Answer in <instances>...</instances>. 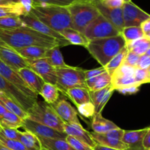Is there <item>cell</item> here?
<instances>
[{"mask_svg": "<svg viewBox=\"0 0 150 150\" xmlns=\"http://www.w3.org/2000/svg\"><path fill=\"white\" fill-rule=\"evenodd\" d=\"M0 40L14 50L29 46L46 48L62 46L57 40L26 26L15 29H0Z\"/></svg>", "mask_w": 150, "mask_h": 150, "instance_id": "obj_1", "label": "cell"}, {"mask_svg": "<svg viewBox=\"0 0 150 150\" xmlns=\"http://www.w3.org/2000/svg\"><path fill=\"white\" fill-rule=\"evenodd\" d=\"M30 13L44 24L58 33L66 29H72L68 7L33 3Z\"/></svg>", "mask_w": 150, "mask_h": 150, "instance_id": "obj_2", "label": "cell"}, {"mask_svg": "<svg viewBox=\"0 0 150 150\" xmlns=\"http://www.w3.org/2000/svg\"><path fill=\"white\" fill-rule=\"evenodd\" d=\"M125 46V40L120 34L117 36L90 40L85 48L101 67H104Z\"/></svg>", "mask_w": 150, "mask_h": 150, "instance_id": "obj_3", "label": "cell"}, {"mask_svg": "<svg viewBox=\"0 0 150 150\" xmlns=\"http://www.w3.org/2000/svg\"><path fill=\"white\" fill-rule=\"evenodd\" d=\"M72 29L83 34L85 28L100 15L95 4L91 0H76L68 7Z\"/></svg>", "mask_w": 150, "mask_h": 150, "instance_id": "obj_4", "label": "cell"}, {"mask_svg": "<svg viewBox=\"0 0 150 150\" xmlns=\"http://www.w3.org/2000/svg\"><path fill=\"white\" fill-rule=\"evenodd\" d=\"M28 119L64 132L65 123L62 121L51 105L45 101H37L28 111Z\"/></svg>", "mask_w": 150, "mask_h": 150, "instance_id": "obj_5", "label": "cell"}, {"mask_svg": "<svg viewBox=\"0 0 150 150\" xmlns=\"http://www.w3.org/2000/svg\"><path fill=\"white\" fill-rule=\"evenodd\" d=\"M57 86L62 93L66 95L69 89L72 88H88L86 84L85 70L79 67L66 66L57 67Z\"/></svg>", "mask_w": 150, "mask_h": 150, "instance_id": "obj_6", "label": "cell"}, {"mask_svg": "<svg viewBox=\"0 0 150 150\" xmlns=\"http://www.w3.org/2000/svg\"><path fill=\"white\" fill-rule=\"evenodd\" d=\"M88 40L110 38L120 35V32L101 14L93 21L83 32Z\"/></svg>", "mask_w": 150, "mask_h": 150, "instance_id": "obj_7", "label": "cell"}, {"mask_svg": "<svg viewBox=\"0 0 150 150\" xmlns=\"http://www.w3.org/2000/svg\"><path fill=\"white\" fill-rule=\"evenodd\" d=\"M0 92L5 94L8 98L20 105L26 112H28L29 109L33 106L34 104L37 102L36 100H34L25 95L23 92L13 86L1 75H0Z\"/></svg>", "mask_w": 150, "mask_h": 150, "instance_id": "obj_8", "label": "cell"}, {"mask_svg": "<svg viewBox=\"0 0 150 150\" xmlns=\"http://www.w3.org/2000/svg\"><path fill=\"white\" fill-rule=\"evenodd\" d=\"M0 75L6 80L8 81L10 83H12L13 86H16L17 89H19L21 92H23L25 95L34 100L38 101V95L28 86L21 76L19 75V72L6 65L1 60H0Z\"/></svg>", "mask_w": 150, "mask_h": 150, "instance_id": "obj_9", "label": "cell"}, {"mask_svg": "<svg viewBox=\"0 0 150 150\" xmlns=\"http://www.w3.org/2000/svg\"><path fill=\"white\" fill-rule=\"evenodd\" d=\"M22 127L24 129L25 131L30 132L38 136V138L66 140V137H67V135L64 132H60L59 130L53 129L45 125L37 122L29 120L28 118L24 120Z\"/></svg>", "mask_w": 150, "mask_h": 150, "instance_id": "obj_10", "label": "cell"}, {"mask_svg": "<svg viewBox=\"0 0 150 150\" xmlns=\"http://www.w3.org/2000/svg\"><path fill=\"white\" fill-rule=\"evenodd\" d=\"M20 18L21 19L24 26L32 28V29H35V30L38 31V32H41V33L44 34V35L57 40L60 42L62 46H66V45H70L69 41L66 39H65V38H63L60 33L55 32L53 29H51V28L49 27L48 26L44 24L43 22L38 20L32 13H29L28 14L24 15V16H21Z\"/></svg>", "mask_w": 150, "mask_h": 150, "instance_id": "obj_11", "label": "cell"}, {"mask_svg": "<svg viewBox=\"0 0 150 150\" xmlns=\"http://www.w3.org/2000/svg\"><path fill=\"white\" fill-rule=\"evenodd\" d=\"M28 67L41 76L44 82L57 85V76L55 67L49 64L46 59H26Z\"/></svg>", "mask_w": 150, "mask_h": 150, "instance_id": "obj_12", "label": "cell"}, {"mask_svg": "<svg viewBox=\"0 0 150 150\" xmlns=\"http://www.w3.org/2000/svg\"><path fill=\"white\" fill-rule=\"evenodd\" d=\"M124 27L141 26V23L149 18L150 15L132 3L125 2L122 7Z\"/></svg>", "mask_w": 150, "mask_h": 150, "instance_id": "obj_13", "label": "cell"}, {"mask_svg": "<svg viewBox=\"0 0 150 150\" xmlns=\"http://www.w3.org/2000/svg\"><path fill=\"white\" fill-rule=\"evenodd\" d=\"M0 60L6 65L19 72L21 69L28 67L26 60L19 55L16 50L10 48L0 40Z\"/></svg>", "mask_w": 150, "mask_h": 150, "instance_id": "obj_14", "label": "cell"}, {"mask_svg": "<svg viewBox=\"0 0 150 150\" xmlns=\"http://www.w3.org/2000/svg\"><path fill=\"white\" fill-rule=\"evenodd\" d=\"M51 106L65 124H80L76 111L65 98H59L54 103L51 104Z\"/></svg>", "mask_w": 150, "mask_h": 150, "instance_id": "obj_15", "label": "cell"}, {"mask_svg": "<svg viewBox=\"0 0 150 150\" xmlns=\"http://www.w3.org/2000/svg\"><path fill=\"white\" fill-rule=\"evenodd\" d=\"M95 5L99 11L100 14L104 16L109 22H110L113 26L120 32V34L121 33L123 29H124L122 8H109L104 7L100 2L95 3Z\"/></svg>", "mask_w": 150, "mask_h": 150, "instance_id": "obj_16", "label": "cell"}, {"mask_svg": "<svg viewBox=\"0 0 150 150\" xmlns=\"http://www.w3.org/2000/svg\"><path fill=\"white\" fill-rule=\"evenodd\" d=\"M148 127L137 130H124L122 142L128 146L127 150H144L143 141Z\"/></svg>", "mask_w": 150, "mask_h": 150, "instance_id": "obj_17", "label": "cell"}, {"mask_svg": "<svg viewBox=\"0 0 150 150\" xmlns=\"http://www.w3.org/2000/svg\"><path fill=\"white\" fill-rule=\"evenodd\" d=\"M114 91L111 84L100 90L90 91L91 103L95 108V115L101 114Z\"/></svg>", "mask_w": 150, "mask_h": 150, "instance_id": "obj_18", "label": "cell"}, {"mask_svg": "<svg viewBox=\"0 0 150 150\" xmlns=\"http://www.w3.org/2000/svg\"><path fill=\"white\" fill-rule=\"evenodd\" d=\"M64 133L67 136H71L84 142L92 148H94L96 144L93 138L91 137V133L85 130L80 124H76V123L65 124Z\"/></svg>", "mask_w": 150, "mask_h": 150, "instance_id": "obj_19", "label": "cell"}, {"mask_svg": "<svg viewBox=\"0 0 150 150\" xmlns=\"http://www.w3.org/2000/svg\"><path fill=\"white\" fill-rule=\"evenodd\" d=\"M19 73L28 86L37 95H40L44 83L42 78L29 67L21 69Z\"/></svg>", "mask_w": 150, "mask_h": 150, "instance_id": "obj_20", "label": "cell"}, {"mask_svg": "<svg viewBox=\"0 0 150 150\" xmlns=\"http://www.w3.org/2000/svg\"><path fill=\"white\" fill-rule=\"evenodd\" d=\"M90 133H91V137L93 138L96 144L119 150L128 149V146L122 141L111 139V138L104 136V134H99L95 132H90Z\"/></svg>", "mask_w": 150, "mask_h": 150, "instance_id": "obj_21", "label": "cell"}, {"mask_svg": "<svg viewBox=\"0 0 150 150\" xmlns=\"http://www.w3.org/2000/svg\"><path fill=\"white\" fill-rule=\"evenodd\" d=\"M28 14L21 3H8L0 4V18L21 17Z\"/></svg>", "mask_w": 150, "mask_h": 150, "instance_id": "obj_22", "label": "cell"}, {"mask_svg": "<svg viewBox=\"0 0 150 150\" xmlns=\"http://www.w3.org/2000/svg\"><path fill=\"white\" fill-rule=\"evenodd\" d=\"M91 126H92L93 132H95L99 134H104L109 130L119 127L113 122L104 119L101 114L94 115V117H93Z\"/></svg>", "mask_w": 150, "mask_h": 150, "instance_id": "obj_23", "label": "cell"}, {"mask_svg": "<svg viewBox=\"0 0 150 150\" xmlns=\"http://www.w3.org/2000/svg\"><path fill=\"white\" fill-rule=\"evenodd\" d=\"M66 95L76 106L91 102L90 91L88 88H72L67 91Z\"/></svg>", "mask_w": 150, "mask_h": 150, "instance_id": "obj_24", "label": "cell"}, {"mask_svg": "<svg viewBox=\"0 0 150 150\" xmlns=\"http://www.w3.org/2000/svg\"><path fill=\"white\" fill-rule=\"evenodd\" d=\"M112 82V76L107 71L96 77L87 79L86 84L89 91H98L110 86Z\"/></svg>", "mask_w": 150, "mask_h": 150, "instance_id": "obj_25", "label": "cell"}, {"mask_svg": "<svg viewBox=\"0 0 150 150\" xmlns=\"http://www.w3.org/2000/svg\"><path fill=\"white\" fill-rule=\"evenodd\" d=\"M48 49L49 48L41 46H29L16 51L26 59H40L45 58Z\"/></svg>", "mask_w": 150, "mask_h": 150, "instance_id": "obj_26", "label": "cell"}, {"mask_svg": "<svg viewBox=\"0 0 150 150\" xmlns=\"http://www.w3.org/2000/svg\"><path fill=\"white\" fill-rule=\"evenodd\" d=\"M60 34L63 38H65V39L67 40L70 44L86 47L89 42V40L83 34L71 28L64 29Z\"/></svg>", "mask_w": 150, "mask_h": 150, "instance_id": "obj_27", "label": "cell"}, {"mask_svg": "<svg viewBox=\"0 0 150 150\" xmlns=\"http://www.w3.org/2000/svg\"><path fill=\"white\" fill-rule=\"evenodd\" d=\"M19 141L27 150H42L43 149L39 138L30 132H21Z\"/></svg>", "mask_w": 150, "mask_h": 150, "instance_id": "obj_28", "label": "cell"}, {"mask_svg": "<svg viewBox=\"0 0 150 150\" xmlns=\"http://www.w3.org/2000/svg\"><path fill=\"white\" fill-rule=\"evenodd\" d=\"M0 100L2 103L4 108L10 112L16 114L23 120H25L28 117V113L25 111L20 105L14 102L13 100L7 96L4 93L0 92Z\"/></svg>", "mask_w": 150, "mask_h": 150, "instance_id": "obj_29", "label": "cell"}, {"mask_svg": "<svg viewBox=\"0 0 150 150\" xmlns=\"http://www.w3.org/2000/svg\"><path fill=\"white\" fill-rule=\"evenodd\" d=\"M24 120L13 114L10 111H7L3 116L0 117V125L2 128L17 129L23 127Z\"/></svg>", "mask_w": 150, "mask_h": 150, "instance_id": "obj_30", "label": "cell"}, {"mask_svg": "<svg viewBox=\"0 0 150 150\" xmlns=\"http://www.w3.org/2000/svg\"><path fill=\"white\" fill-rule=\"evenodd\" d=\"M42 146L47 150H75L63 139H44L39 138Z\"/></svg>", "mask_w": 150, "mask_h": 150, "instance_id": "obj_31", "label": "cell"}, {"mask_svg": "<svg viewBox=\"0 0 150 150\" xmlns=\"http://www.w3.org/2000/svg\"><path fill=\"white\" fill-rule=\"evenodd\" d=\"M126 47L128 51H130L139 56L146 54L150 47V39L147 37H144L132 42L126 43Z\"/></svg>", "mask_w": 150, "mask_h": 150, "instance_id": "obj_32", "label": "cell"}, {"mask_svg": "<svg viewBox=\"0 0 150 150\" xmlns=\"http://www.w3.org/2000/svg\"><path fill=\"white\" fill-rule=\"evenodd\" d=\"M40 95L43 97L46 103L51 105L60 98V91L54 85L44 82Z\"/></svg>", "mask_w": 150, "mask_h": 150, "instance_id": "obj_33", "label": "cell"}, {"mask_svg": "<svg viewBox=\"0 0 150 150\" xmlns=\"http://www.w3.org/2000/svg\"><path fill=\"white\" fill-rule=\"evenodd\" d=\"M44 59H46L49 64L55 68L67 66V64L65 62L63 55L60 52V47H54V48L48 49L46 54V57Z\"/></svg>", "mask_w": 150, "mask_h": 150, "instance_id": "obj_34", "label": "cell"}, {"mask_svg": "<svg viewBox=\"0 0 150 150\" xmlns=\"http://www.w3.org/2000/svg\"><path fill=\"white\" fill-rule=\"evenodd\" d=\"M128 49L126 46L119 53V54H116L105 66H104V68H105L106 71L108 73H110V75H113V73H114V71L116 70H117L121 65L124 63L125 58H126V56L128 53Z\"/></svg>", "mask_w": 150, "mask_h": 150, "instance_id": "obj_35", "label": "cell"}, {"mask_svg": "<svg viewBox=\"0 0 150 150\" xmlns=\"http://www.w3.org/2000/svg\"><path fill=\"white\" fill-rule=\"evenodd\" d=\"M121 35L123 36L126 43L145 37L141 26H129L124 27Z\"/></svg>", "mask_w": 150, "mask_h": 150, "instance_id": "obj_36", "label": "cell"}, {"mask_svg": "<svg viewBox=\"0 0 150 150\" xmlns=\"http://www.w3.org/2000/svg\"><path fill=\"white\" fill-rule=\"evenodd\" d=\"M24 26L20 17L0 18V29H15Z\"/></svg>", "mask_w": 150, "mask_h": 150, "instance_id": "obj_37", "label": "cell"}, {"mask_svg": "<svg viewBox=\"0 0 150 150\" xmlns=\"http://www.w3.org/2000/svg\"><path fill=\"white\" fill-rule=\"evenodd\" d=\"M76 107H77L78 112L82 117H86V118H91L95 115V108H94V105H93L91 102L82 104V105H78Z\"/></svg>", "mask_w": 150, "mask_h": 150, "instance_id": "obj_38", "label": "cell"}, {"mask_svg": "<svg viewBox=\"0 0 150 150\" xmlns=\"http://www.w3.org/2000/svg\"><path fill=\"white\" fill-rule=\"evenodd\" d=\"M0 143L10 150H27L19 141L10 140L1 136H0Z\"/></svg>", "mask_w": 150, "mask_h": 150, "instance_id": "obj_39", "label": "cell"}, {"mask_svg": "<svg viewBox=\"0 0 150 150\" xmlns=\"http://www.w3.org/2000/svg\"><path fill=\"white\" fill-rule=\"evenodd\" d=\"M135 81L141 86L144 83H150V75L148 70L137 67L135 73Z\"/></svg>", "mask_w": 150, "mask_h": 150, "instance_id": "obj_40", "label": "cell"}, {"mask_svg": "<svg viewBox=\"0 0 150 150\" xmlns=\"http://www.w3.org/2000/svg\"><path fill=\"white\" fill-rule=\"evenodd\" d=\"M66 141L75 150H94L91 146L71 136H67Z\"/></svg>", "mask_w": 150, "mask_h": 150, "instance_id": "obj_41", "label": "cell"}, {"mask_svg": "<svg viewBox=\"0 0 150 150\" xmlns=\"http://www.w3.org/2000/svg\"><path fill=\"white\" fill-rule=\"evenodd\" d=\"M32 1L35 4H44L61 6V7H69L76 0H32Z\"/></svg>", "mask_w": 150, "mask_h": 150, "instance_id": "obj_42", "label": "cell"}, {"mask_svg": "<svg viewBox=\"0 0 150 150\" xmlns=\"http://www.w3.org/2000/svg\"><path fill=\"white\" fill-rule=\"evenodd\" d=\"M21 131L18 130L17 129L11 128H1L0 131V136L6 138L10 140H18L19 141L20 137Z\"/></svg>", "mask_w": 150, "mask_h": 150, "instance_id": "obj_43", "label": "cell"}, {"mask_svg": "<svg viewBox=\"0 0 150 150\" xmlns=\"http://www.w3.org/2000/svg\"><path fill=\"white\" fill-rule=\"evenodd\" d=\"M139 55L129 51L127 54H126V58H125L123 64H127V65H129L133 67H138V61H139Z\"/></svg>", "mask_w": 150, "mask_h": 150, "instance_id": "obj_44", "label": "cell"}, {"mask_svg": "<svg viewBox=\"0 0 150 150\" xmlns=\"http://www.w3.org/2000/svg\"><path fill=\"white\" fill-rule=\"evenodd\" d=\"M102 5L109 8H122L124 4L125 3L124 0H102L100 1Z\"/></svg>", "mask_w": 150, "mask_h": 150, "instance_id": "obj_45", "label": "cell"}, {"mask_svg": "<svg viewBox=\"0 0 150 150\" xmlns=\"http://www.w3.org/2000/svg\"><path fill=\"white\" fill-rule=\"evenodd\" d=\"M124 130L118 127V128L109 130L108 132L105 133L104 135V136H107V137L111 138V139L121 141L124 136Z\"/></svg>", "mask_w": 150, "mask_h": 150, "instance_id": "obj_46", "label": "cell"}, {"mask_svg": "<svg viewBox=\"0 0 150 150\" xmlns=\"http://www.w3.org/2000/svg\"><path fill=\"white\" fill-rule=\"evenodd\" d=\"M106 70L104 67H99V68L94 69V70H85V79H90L92 78L96 77V76H99V75L102 74V73H105Z\"/></svg>", "mask_w": 150, "mask_h": 150, "instance_id": "obj_47", "label": "cell"}, {"mask_svg": "<svg viewBox=\"0 0 150 150\" xmlns=\"http://www.w3.org/2000/svg\"><path fill=\"white\" fill-rule=\"evenodd\" d=\"M150 66V57L144 54L140 56L139 61L138 63V67L141 69H148Z\"/></svg>", "mask_w": 150, "mask_h": 150, "instance_id": "obj_48", "label": "cell"}, {"mask_svg": "<svg viewBox=\"0 0 150 150\" xmlns=\"http://www.w3.org/2000/svg\"><path fill=\"white\" fill-rule=\"evenodd\" d=\"M139 87L140 86H128V87L117 89L116 91H118L119 93L124 95H134V94L137 93V92L139 91Z\"/></svg>", "mask_w": 150, "mask_h": 150, "instance_id": "obj_49", "label": "cell"}, {"mask_svg": "<svg viewBox=\"0 0 150 150\" xmlns=\"http://www.w3.org/2000/svg\"><path fill=\"white\" fill-rule=\"evenodd\" d=\"M141 28L145 36L150 33V18L141 23Z\"/></svg>", "mask_w": 150, "mask_h": 150, "instance_id": "obj_50", "label": "cell"}, {"mask_svg": "<svg viewBox=\"0 0 150 150\" xmlns=\"http://www.w3.org/2000/svg\"><path fill=\"white\" fill-rule=\"evenodd\" d=\"M143 146L144 149L150 148V127H148V130L144 136V141H143Z\"/></svg>", "mask_w": 150, "mask_h": 150, "instance_id": "obj_51", "label": "cell"}, {"mask_svg": "<svg viewBox=\"0 0 150 150\" xmlns=\"http://www.w3.org/2000/svg\"><path fill=\"white\" fill-rule=\"evenodd\" d=\"M93 149H94V150H119V149H113V148L107 147V146H101V145H99V144H96V146H94Z\"/></svg>", "mask_w": 150, "mask_h": 150, "instance_id": "obj_52", "label": "cell"}, {"mask_svg": "<svg viewBox=\"0 0 150 150\" xmlns=\"http://www.w3.org/2000/svg\"><path fill=\"white\" fill-rule=\"evenodd\" d=\"M7 111H7V110L4 108V106L3 105L2 103H1V101L0 100V117H1V116L4 115V114H5Z\"/></svg>", "mask_w": 150, "mask_h": 150, "instance_id": "obj_53", "label": "cell"}, {"mask_svg": "<svg viewBox=\"0 0 150 150\" xmlns=\"http://www.w3.org/2000/svg\"><path fill=\"white\" fill-rule=\"evenodd\" d=\"M0 150H10V149H9L8 148L6 147L4 145H3L2 144L0 143Z\"/></svg>", "mask_w": 150, "mask_h": 150, "instance_id": "obj_54", "label": "cell"}, {"mask_svg": "<svg viewBox=\"0 0 150 150\" xmlns=\"http://www.w3.org/2000/svg\"><path fill=\"white\" fill-rule=\"evenodd\" d=\"M9 3H19L22 1V0H7Z\"/></svg>", "mask_w": 150, "mask_h": 150, "instance_id": "obj_55", "label": "cell"}, {"mask_svg": "<svg viewBox=\"0 0 150 150\" xmlns=\"http://www.w3.org/2000/svg\"><path fill=\"white\" fill-rule=\"evenodd\" d=\"M8 1L7 0H0V4H8Z\"/></svg>", "mask_w": 150, "mask_h": 150, "instance_id": "obj_56", "label": "cell"}, {"mask_svg": "<svg viewBox=\"0 0 150 150\" xmlns=\"http://www.w3.org/2000/svg\"><path fill=\"white\" fill-rule=\"evenodd\" d=\"M146 55H147V56H149V57H150V47L149 48V49L147 50V51L146 52Z\"/></svg>", "mask_w": 150, "mask_h": 150, "instance_id": "obj_57", "label": "cell"}, {"mask_svg": "<svg viewBox=\"0 0 150 150\" xmlns=\"http://www.w3.org/2000/svg\"><path fill=\"white\" fill-rule=\"evenodd\" d=\"M91 1H92L93 3H94V4H95V3H97V2H100V1H102V0H91Z\"/></svg>", "mask_w": 150, "mask_h": 150, "instance_id": "obj_58", "label": "cell"}, {"mask_svg": "<svg viewBox=\"0 0 150 150\" xmlns=\"http://www.w3.org/2000/svg\"><path fill=\"white\" fill-rule=\"evenodd\" d=\"M125 2H129V1H131V0H124Z\"/></svg>", "mask_w": 150, "mask_h": 150, "instance_id": "obj_59", "label": "cell"}, {"mask_svg": "<svg viewBox=\"0 0 150 150\" xmlns=\"http://www.w3.org/2000/svg\"><path fill=\"white\" fill-rule=\"evenodd\" d=\"M146 37H147V38H149V39H150V33L149 34V35H147L146 36Z\"/></svg>", "mask_w": 150, "mask_h": 150, "instance_id": "obj_60", "label": "cell"}, {"mask_svg": "<svg viewBox=\"0 0 150 150\" xmlns=\"http://www.w3.org/2000/svg\"><path fill=\"white\" fill-rule=\"evenodd\" d=\"M147 70H148V71H149V75H150V66H149V68L147 69Z\"/></svg>", "mask_w": 150, "mask_h": 150, "instance_id": "obj_61", "label": "cell"}, {"mask_svg": "<svg viewBox=\"0 0 150 150\" xmlns=\"http://www.w3.org/2000/svg\"><path fill=\"white\" fill-rule=\"evenodd\" d=\"M1 128H2V127H1V125H0V131H1Z\"/></svg>", "mask_w": 150, "mask_h": 150, "instance_id": "obj_62", "label": "cell"}, {"mask_svg": "<svg viewBox=\"0 0 150 150\" xmlns=\"http://www.w3.org/2000/svg\"><path fill=\"white\" fill-rule=\"evenodd\" d=\"M42 150H47V149H44V147H43V149H42Z\"/></svg>", "mask_w": 150, "mask_h": 150, "instance_id": "obj_63", "label": "cell"}, {"mask_svg": "<svg viewBox=\"0 0 150 150\" xmlns=\"http://www.w3.org/2000/svg\"><path fill=\"white\" fill-rule=\"evenodd\" d=\"M144 150H150V148L149 149H144Z\"/></svg>", "mask_w": 150, "mask_h": 150, "instance_id": "obj_64", "label": "cell"}]
</instances>
